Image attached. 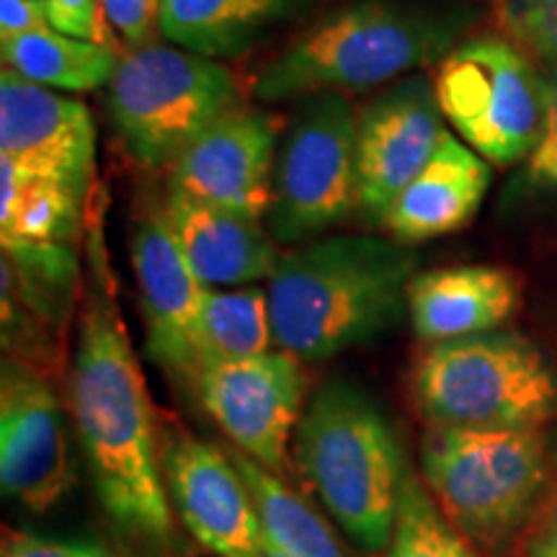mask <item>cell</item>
Instances as JSON below:
<instances>
[{"mask_svg": "<svg viewBox=\"0 0 557 557\" xmlns=\"http://www.w3.org/2000/svg\"><path fill=\"white\" fill-rule=\"evenodd\" d=\"M70 410L96 498L111 524L145 553L171 547L173 508L160 470L148 385L132 351L99 230L88 243Z\"/></svg>", "mask_w": 557, "mask_h": 557, "instance_id": "obj_1", "label": "cell"}, {"mask_svg": "<svg viewBox=\"0 0 557 557\" xmlns=\"http://www.w3.org/2000/svg\"><path fill=\"white\" fill-rule=\"evenodd\" d=\"M418 256L377 235H336L289 250L269 276L274 344L299 361H325L372 344L408 312Z\"/></svg>", "mask_w": 557, "mask_h": 557, "instance_id": "obj_2", "label": "cell"}, {"mask_svg": "<svg viewBox=\"0 0 557 557\" xmlns=\"http://www.w3.org/2000/svg\"><path fill=\"white\" fill-rule=\"evenodd\" d=\"M295 455L346 537L369 555L385 553L410 462L377 400L354 382H325L299 418Z\"/></svg>", "mask_w": 557, "mask_h": 557, "instance_id": "obj_3", "label": "cell"}, {"mask_svg": "<svg viewBox=\"0 0 557 557\" xmlns=\"http://www.w3.org/2000/svg\"><path fill=\"white\" fill-rule=\"evenodd\" d=\"M468 18L403 3L357 0L305 32L256 81V99H308L325 90H364L442 62Z\"/></svg>", "mask_w": 557, "mask_h": 557, "instance_id": "obj_4", "label": "cell"}, {"mask_svg": "<svg viewBox=\"0 0 557 557\" xmlns=\"http://www.w3.org/2000/svg\"><path fill=\"white\" fill-rule=\"evenodd\" d=\"M413 400L429 429H542L557 410V374L529 338L487 331L431 346Z\"/></svg>", "mask_w": 557, "mask_h": 557, "instance_id": "obj_5", "label": "cell"}, {"mask_svg": "<svg viewBox=\"0 0 557 557\" xmlns=\"http://www.w3.org/2000/svg\"><path fill=\"white\" fill-rule=\"evenodd\" d=\"M423 483L475 547L498 549L527 527L547 483L542 429H429Z\"/></svg>", "mask_w": 557, "mask_h": 557, "instance_id": "obj_6", "label": "cell"}, {"mask_svg": "<svg viewBox=\"0 0 557 557\" xmlns=\"http://www.w3.org/2000/svg\"><path fill=\"white\" fill-rule=\"evenodd\" d=\"M111 120L148 165L173 163L227 111L240 107L235 75L207 54L145 45L124 54L107 86Z\"/></svg>", "mask_w": 557, "mask_h": 557, "instance_id": "obj_7", "label": "cell"}, {"mask_svg": "<svg viewBox=\"0 0 557 557\" xmlns=\"http://www.w3.org/2000/svg\"><path fill=\"white\" fill-rule=\"evenodd\" d=\"M434 90L444 120L491 163L527 160L537 145L545 78L508 41L480 37L455 47L438 62Z\"/></svg>", "mask_w": 557, "mask_h": 557, "instance_id": "obj_8", "label": "cell"}, {"mask_svg": "<svg viewBox=\"0 0 557 557\" xmlns=\"http://www.w3.org/2000/svg\"><path fill=\"white\" fill-rule=\"evenodd\" d=\"M357 127L359 116L338 90L302 101L276 156L267 214L276 243L308 240L357 209Z\"/></svg>", "mask_w": 557, "mask_h": 557, "instance_id": "obj_9", "label": "cell"}, {"mask_svg": "<svg viewBox=\"0 0 557 557\" xmlns=\"http://www.w3.org/2000/svg\"><path fill=\"white\" fill-rule=\"evenodd\" d=\"M308 389L302 364L289 351L207 361L197 395L235 449L274 475L289 470V444L302 418Z\"/></svg>", "mask_w": 557, "mask_h": 557, "instance_id": "obj_10", "label": "cell"}, {"mask_svg": "<svg viewBox=\"0 0 557 557\" xmlns=\"http://www.w3.org/2000/svg\"><path fill=\"white\" fill-rule=\"evenodd\" d=\"M75 483L67 421L45 372L3 359L0 374V485L26 511L45 513Z\"/></svg>", "mask_w": 557, "mask_h": 557, "instance_id": "obj_11", "label": "cell"}, {"mask_svg": "<svg viewBox=\"0 0 557 557\" xmlns=\"http://www.w3.org/2000/svg\"><path fill=\"white\" fill-rule=\"evenodd\" d=\"M434 83L410 75L359 114L357 209L382 225L398 194L434 156L444 137Z\"/></svg>", "mask_w": 557, "mask_h": 557, "instance_id": "obj_12", "label": "cell"}, {"mask_svg": "<svg viewBox=\"0 0 557 557\" xmlns=\"http://www.w3.org/2000/svg\"><path fill=\"white\" fill-rule=\"evenodd\" d=\"M160 470L173 511L214 557H263V527L246 480L227 451L171 434Z\"/></svg>", "mask_w": 557, "mask_h": 557, "instance_id": "obj_13", "label": "cell"}, {"mask_svg": "<svg viewBox=\"0 0 557 557\" xmlns=\"http://www.w3.org/2000/svg\"><path fill=\"white\" fill-rule=\"evenodd\" d=\"M0 158L88 197L96 127L86 103L52 94L5 67L0 75Z\"/></svg>", "mask_w": 557, "mask_h": 557, "instance_id": "obj_14", "label": "cell"}, {"mask_svg": "<svg viewBox=\"0 0 557 557\" xmlns=\"http://www.w3.org/2000/svg\"><path fill=\"white\" fill-rule=\"evenodd\" d=\"M274 116L238 107L209 124L173 160L171 189L263 220L274 201Z\"/></svg>", "mask_w": 557, "mask_h": 557, "instance_id": "obj_15", "label": "cell"}, {"mask_svg": "<svg viewBox=\"0 0 557 557\" xmlns=\"http://www.w3.org/2000/svg\"><path fill=\"white\" fill-rule=\"evenodd\" d=\"M132 269L150 357L181 385L197 389L199 310L207 287L186 263L163 212L139 220L132 238Z\"/></svg>", "mask_w": 557, "mask_h": 557, "instance_id": "obj_16", "label": "cell"}, {"mask_svg": "<svg viewBox=\"0 0 557 557\" xmlns=\"http://www.w3.org/2000/svg\"><path fill=\"white\" fill-rule=\"evenodd\" d=\"M173 238L205 287H240L274 274L282 256L261 220L233 209L205 205L169 189L163 207Z\"/></svg>", "mask_w": 557, "mask_h": 557, "instance_id": "obj_17", "label": "cell"}, {"mask_svg": "<svg viewBox=\"0 0 557 557\" xmlns=\"http://www.w3.org/2000/svg\"><path fill=\"white\" fill-rule=\"evenodd\" d=\"M487 184L491 169L485 158L444 132L436 152L398 194L382 225L406 246L457 233L475 218Z\"/></svg>", "mask_w": 557, "mask_h": 557, "instance_id": "obj_18", "label": "cell"}, {"mask_svg": "<svg viewBox=\"0 0 557 557\" xmlns=\"http://www.w3.org/2000/svg\"><path fill=\"white\" fill-rule=\"evenodd\" d=\"M519 282L498 267H449L416 274L408 287V315L429 344L496 331L519 308Z\"/></svg>", "mask_w": 557, "mask_h": 557, "instance_id": "obj_19", "label": "cell"}, {"mask_svg": "<svg viewBox=\"0 0 557 557\" xmlns=\"http://www.w3.org/2000/svg\"><path fill=\"white\" fill-rule=\"evenodd\" d=\"M86 197L0 158V240L5 256L75 250Z\"/></svg>", "mask_w": 557, "mask_h": 557, "instance_id": "obj_20", "label": "cell"}, {"mask_svg": "<svg viewBox=\"0 0 557 557\" xmlns=\"http://www.w3.org/2000/svg\"><path fill=\"white\" fill-rule=\"evenodd\" d=\"M299 0H160L158 32L181 50L230 58L253 45Z\"/></svg>", "mask_w": 557, "mask_h": 557, "instance_id": "obj_21", "label": "cell"}, {"mask_svg": "<svg viewBox=\"0 0 557 557\" xmlns=\"http://www.w3.org/2000/svg\"><path fill=\"white\" fill-rule=\"evenodd\" d=\"M0 52L5 67L16 70L45 88L94 90L109 86L120 67V58L111 47L70 37L54 26L0 39Z\"/></svg>", "mask_w": 557, "mask_h": 557, "instance_id": "obj_22", "label": "cell"}, {"mask_svg": "<svg viewBox=\"0 0 557 557\" xmlns=\"http://www.w3.org/2000/svg\"><path fill=\"white\" fill-rule=\"evenodd\" d=\"M227 455L246 480L259 511L263 537L271 545L289 557H346L325 519L282 478L238 449H227Z\"/></svg>", "mask_w": 557, "mask_h": 557, "instance_id": "obj_23", "label": "cell"}, {"mask_svg": "<svg viewBox=\"0 0 557 557\" xmlns=\"http://www.w3.org/2000/svg\"><path fill=\"white\" fill-rule=\"evenodd\" d=\"M269 292L261 287H207L199 310V357L207 361L248 359L271 351Z\"/></svg>", "mask_w": 557, "mask_h": 557, "instance_id": "obj_24", "label": "cell"}, {"mask_svg": "<svg viewBox=\"0 0 557 557\" xmlns=\"http://www.w3.org/2000/svg\"><path fill=\"white\" fill-rule=\"evenodd\" d=\"M387 557H480L475 545L451 524L429 485L406 468L403 478L398 517L393 540L385 549Z\"/></svg>", "mask_w": 557, "mask_h": 557, "instance_id": "obj_25", "label": "cell"}, {"mask_svg": "<svg viewBox=\"0 0 557 557\" xmlns=\"http://www.w3.org/2000/svg\"><path fill=\"white\" fill-rule=\"evenodd\" d=\"M498 13L519 45L557 65V0H500Z\"/></svg>", "mask_w": 557, "mask_h": 557, "instance_id": "obj_26", "label": "cell"}, {"mask_svg": "<svg viewBox=\"0 0 557 557\" xmlns=\"http://www.w3.org/2000/svg\"><path fill=\"white\" fill-rule=\"evenodd\" d=\"M521 184L529 191H557V65L545 75V116L537 145L527 156Z\"/></svg>", "mask_w": 557, "mask_h": 557, "instance_id": "obj_27", "label": "cell"}, {"mask_svg": "<svg viewBox=\"0 0 557 557\" xmlns=\"http://www.w3.org/2000/svg\"><path fill=\"white\" fill-rule=\"evenodd\" d=\"M103 21L124 39L129 50L148 45L158 26L160 0H101Z\"/></svg>", "mask_w": 557, "mask_h": 557, "instance_id": "obj_28", "label": "cell"}, {"mask_svg": "<svg viewBox=\"0 0 557 557\" xmlns=\"http://www.w3.org/2000/svg\"><path fill=\"white\" fill-rule=\"evenodd\" d=\"M0 557H111L107 549L96 542H67V540H45L32 532H16L5 529Z\"/></svg>", "mask_w": 557, "mask_h": 557, "instance_id": "obj_29", "label": "cell"}, {"mask_svg": "<svg viewBox=\"0 0 557 557\" xmlns=\"http://www.w3.org/2000/svg\"><path fill=\"white\" fill-rule=\"evenodd\" d=\"M47 9L58 32L103 45L101 0H47Z\"/></svg>", "mask_w": 557, "mask_h": 557, "instance_id": "obj_30", "label": "cell"}, {"mask_svg": "<svg viewBox=\"0 0 557 557\" xmlns=\"http://www.w3.org/2000/svg\"><path fill=\"white\" fill-rule=\"evenodd\" d=\"M50 26L47 0H0V39H13Z\"/></svg>", "mask_w": 557, "mask_h": 557, "instance_id": "obj_31", "label": "cell"}, {"mask_svg": "<svg viewBox=\"0 0 557 557\" xmlns=\"http://www.w3.org/2000/svg\"><path fill=\"white\" fill-rule=\"evenodd\" d=\"M524 557H557V493L547 513L529 534Z\"/></svg>", "mask_w": 557, "mask_h": 557, "instance_id": "obj_32", "label": "cell"}, {"mask_svg": "<svg viewBox=\"0 0 557 557\" xmlns=\"http://www.w3.org/2000/svg\"><path fill=\"white\" fill-rule=\"evenodd\" d=\"M263 557H289V555H284L282 549L274 547L267 537H263Z\"/></svg>", "mask_w": 557, "mask_h": 557, "instance_id": "obj_33", "label": "cell"}]
</instances>
